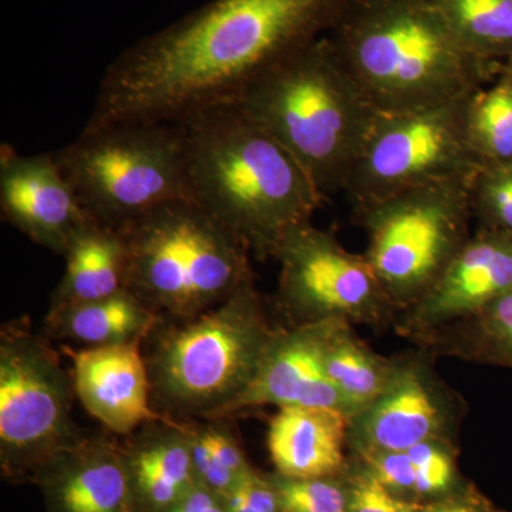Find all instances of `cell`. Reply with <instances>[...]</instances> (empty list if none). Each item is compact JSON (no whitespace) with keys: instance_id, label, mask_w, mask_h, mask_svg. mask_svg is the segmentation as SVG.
Instances as JSON below:
<instances>
[{"instance_id":"1","label":"cell","mask_w":512,"mask_h":512,"mask_svg":"<svg viewBox=\"0 0 512 512\" xmlns=\"http://www.w3.org/2000/svg\"><path fill=\"white\" fill-rule=\"evenodd\" d=\"M350 0H210L107 67L84 130L177 121L237 103L266 72L328 35Z\"/></svg>"},{"instance_id":"2","label":"cell","mask_w":512,"mask_h":512,"mask_svg":"<svg viewBox=\"0 0 512 512\" xmlns=\"http://www.w3.org/2000/svg\"><path fill=\"white\" fill-rule=\"evenodd\" d=\"M192 201L261 256L311 222L325 200L295 157L238 103L184 120Z\"/></svg>"},{"instance_id":"3","label":"cell","mask_w":512,"mask_h":512,"mask_svg":"<svg viewBox=\"0 0 512 512\" xmlns=\"http://www.w3.org/2000/svg\"><path fill=\"white\" fill-rule=\"evenodd\" d=\"M326 36L382 113L463 99L501 72L468 52L429 0H350Z\"/></svg>"},{"instance_id":"4","label":"cell","mask_w":512,"mask_h":512,"mask_svg":"<svg viewBox=\"0 0 512 512\" xmlns=\"http://www.w3.org/2000/svg\"><path fill=\"white\" fill-rule=\"evenodd\" d=\"M237 103L295 157L323 197L343 191L380 113L328 36L276 64Z\"/></svg>"},{"instance_id":"5","label":"cell","mask_w":512,"mask_h":512,"mask_svg":"<svg viewBox=\"0 0 512 512\" xmlns=\"http://www.w3.org/2000/svg\"><path fill=\"white\" fill-rule=\"evenodd\" d=\"M272 338L254 281L200 315L161 320L143 343L157 412L218 419L247 390Z\"/></svg>"},{"instance_id":"6","label":"cell","mask_w":512,"mask_h":512,"mask_svg":"<svg viewBox=\"0 0 512 512\" xmlns=\"http://www.w3.org/2000/svg\"><path fill=\"white\" fill-rule=\"evenodd\" d=\"M127 289L165 320L187 319L252 281L248 248L194 201H175L117 228Z\"/></svg>"},{"instance_id":"7","label":"cell","mask_w":512,"mask_h":512,"mask_svg":"<svg viewBox=\"0 0 512 512\" xmlns=\"http://www.w3.org/2000/svg\"><path fill=\"white\" fill-rule=\"evenodd\" d=\"M55 156L84 210L107 227L192 201L180 123L124 121L83 130Z\"/></svg>"},{"instance_id":"8","label":"cell","mask_w":512,"mask_h":512,"mask_svg":"<svg viewBox=\"0 0 512 512\" xmlns=\"http://www.w3.org/2000/svg\"><path fill=\"white\" fill-rule=\"evenodd\" d=\"M72 373L28 318L0 330V458L9 473L42 474L83 439L73 419Z\"/></svg>"},{"instance_id":"9","label":"cell","mask_w":512,"mask_h":512,"mask_svg":"<svg viewBox=\"0 0 512 512\" xmlns=\"http://www.w3.org/2000/svg\"><path fill=\"white\" fill-rule=\"evenodd\" d=\"M471 97L380 111L342 191L355 210L423 185L471 180L484 165L468 137Z\"/></svg>"},{"instance_id":"10","label":"cell","mask_w":512,"mask_h":512,"mask_svg":"<svg viewBox=\"0 0 512 512\" xmlns=\"http://www.w3.org/2000/svg\"><path fill=\"white\" fill-rule=\"evenodd\" d=\"M470 181L423 185L357 211L369 231L367 261L384 291L426 296L436 285L470 241Z\"/></svg>"},{"instance_id":"11","label":"cell","mask_w":512,"mask_h":512,"mask_svg":"<svg viewBox=\"0 0 512 512\" xmlns=\"http://www.w3.org/2000/svg\"><path fill=\"white\" fill-rule=\"evenodd\" d=\"M275 258L281 262L282 299L302 315L360 313L384 291L366 256L350 254L312 222L289 232Z\"/></svg>"},{"instance_id":"12","label":"cell","mask_w":512,"mask_h":512,"mask_svg":"<svg viewBox=\"0 0 512 512\" xmlns=\"http://www.w3.org/2000/svg\"><path fill=\"white\" fill-rule=\"evenodd\" d=\"M0 210L30 241L62 256L74 235L94 221L55 153L23 156L9 144L0 154Z\"/></svg>"},{"instance_id":"13","label":"cell","mask_w":512,"mask_h":512,"mask_svg":"<svg viewBox=\"0 0 512 512\" xmlns=\"http://www.w3.org/2000/svg\"><path fill=\"white\" fill-rule=\"evenodd\" d=\"M143 343L80 350L62 345L72 362L77 400L107 431L120 436L164 416L154 407Z\"/></svg>"},{"instance_id":"14","label":"cell","mask_w":512,"mask_h":512,"mask_svg":"<svg viewBox=\"0 0 512 512\" xmlns=\"http://www.w3.org/2000/svg\"><path fill=\"white\" fill-rule=\"evenodd\" d=\"M332 407L345 403L328 375L323 346V323L303 326L295 332L274 335L254 379L218 419L254 407Z\"/></svg>"},{"instance_id":"15","label":"cell","mask_w":512,"mask_h":512,"mask_svg":"<svg viewBox=\"0 0 512 512\" xmlns=\"http://www.w3.org/2000/svg\"><path fill=\"white\" fill-rule=\"evenodd\" d=\"M53 512H137L123 446L87 433L39 476Z\"/></svg>"},{"instance_id":"16","label":"cell","mask_w":512,"mask_h":512,"mask_svg":"<svg viewBox=\"0 0 512 512\" xmlns=\"http://www.w3.org/2000/svg\"><path fill=\"white\" fill-rule=\"evenodd\" d=\"M123 450L137 512H167L198 483L187 434L174 417L144 424Z\"/></svg>"},{"instance_id":"17","label":"cell","mask_w":512,"mask_h":512,"mask_svg":"<svg viewBox=\"0 0 512 512\" xmlns=\"http://www.w3.org/2000/svg\"><path fill=\"white\" fill-rule=\"evenodd\" d=\"M511 291L512 234L487 229L454 256L424 296L423 308L437 318L485 311Z\"/></svg>"},{"instance_id":"18","label":"cell","mask_w":512,"mask_h":512,"mask_svg":"<svg viewBox=\"0 0 512 512\" xmlns=\"http://www.w3.org/2000/svg\"><path fill=\"white\" fill-rule=\"evenodd\" d=\"M345 410L281 407L268 429V450L282 477L326 478L340 470L346 439Z\"/></svg>"},{"instance_id":"19","label":"cell","mask_w":512,"mask_h":512,"mask_svg":"<svg viewBox=\"0 0 512 512\" xmlns=\"http://www.w3.org/2000/svg\"><path fill=\"white\" fill-rule=\"evenodd\" d=\"M66 268L50 298L49 311L109 298L127 289V256L117 228L92 221L64 252Z\"/></svg>"},{"instance_id":"20","label":"cell","mask_w":512,"mask_h":512,"mask_svg":"<svg viewBox=\"0 0 512 512\" xmlns=\"http://www.w3.org/2000/svg\"><path fill=\"white\" fill-rule=\"evenodd\" d=\"M163 318L124 289L99 301L47 312V339L69 340L86 348L144 342Z\"/></svg>"},{"instance_id":"21","label":"cell","mask_w":512,"mask_h":512,"mask_svg":"<svg viewBox=\"0 0 512 512\" xmlns=\"http://www.w3.org/2000/svg\"><path fill=\"white\" fill-rule=\"evenodd\" d=\"M439 409L417 377L406 376L392 387L367 421V434L379 451H409L429 441Z\"/></svg>"},{"instance_id":"22","label":"cell","mask_w":512,"mask_h":512,"mask_svg":"<svg viewBox=\"0 0 512 512\" xmlns=\"http://www.w3.org/2000/svg\"><path fill=\"white\" fill-rule=\"evenodd\" d=\"M468 52L503 64L512 56V0H429Z\"/></svg>"},{"instance_id":"23","label":"cell","mask_w":512,"mask_h":512,"mask_svg":"<svg viewBox=\"0 0 512 512\" xmlns=\"http://www.w3.org/2000/svg\"><path fill=\"white\" fill-rule=\"evenodd\" d=\"M177 420L187 434L198 481L224 497L252 470L234 434L224 419Z\"/></svg>"},{"instance_id":"24","label":"cell","mask_w":512,"mask_h":512,"mask_svg":"<svg viewBox=\"0 0 512 512\" xmlns=\"http://www.w3.org/2000/svg\"><path fill=\"white\" fill-rule=\"evenodd\" d=\"M467 130L483 164L512 163V76L500 72L491 86L473 94Z\"/></svg>"},{"instance_id":"25","label":"cell","mask_w":512,"mask_h":512,"mask_svg":"<svg viewBox=\"0 0 512 512\" xmlns=\"http://www.w3.org/2000/svg\"><path fill=\"white\" fill-rule=\"evenodd\" d=\"M330 330L323 323L325 365L345 407L348 403L363 406L372 402L384 389L382 370L365 350Z\"/></svg>"},{"instance_id":"26","label":"cell","mask_w":512,"mask_h":512,"mask_svg":"<svg viewBox=\"0 0 512 512\" xmlns=\"http://www.w3.org/2000/svg\"><path fill=\"white\" fill-rule=\"evenodd\" d=\"M470 200L488 231L512 234V163L484 164L471 178Z\"/></svg>"},{"instance_id":"27","label":"cell","mask_w":512,"mask_h":512,"mask_svg":"<svg viewBox=\"0 0 512 512\" xmlns=\"http://www.w3.org/2000/svg\"><path fill=\"white\" fill-rule=\"evenodd\" d=\"M284 512H345L346 497L342 488L325 478L295 480L285 478L276 483Z\"/></svg>"},{"instance_id":"28","label":"cell","mask_w":512,"mask_h":512,"mask_svg":"<svg viewBox=\"0 0 512 512\" xmlns=\"http://www.w3.org/2000/svg\"><path fill=\"white\" fill-rule=\"evenodd\" d=\"M224 503L227 507L241 508L249 512H284L276 483H269L254 470L248 471L239 483L224 495Z\"/></svg>"},{"instance_id":"29","label":"cell","mask_w":512,"mask_h":512,"mask_svg":"<svg viewBox=\"0 0 512 512\" xmlns=\"http://www.w3.org/2000/svg\"><path fill=\"white\" fill-rule=\"evenodd\" d=\"M416 468V491L423 494L437 493L450 484L453 476L450 457L429 441L417 444L409 451Z\"/></svg>"},{"instance_id":"30","label":"cell","mask_w":512,"mask_h":512,"mask_svg":"<svg viewBox=\"0 0 512 512\" xmlns=\"http://www.w3.org/2000/svg\"><path fill=\"white\" fill-rule=\"evenodd\" d=\"M377 480L393 490H416V468L407 451H379L372 458Z\"/></svg>"},{"instance_id":"31","label":"cell","mask_w":512,"mask_h":512,"mask_svg":"<svg viewBox=\"0 0 512 512\" xmlns=\"http://www.w3.org/2000/svg\"><path fill=\"white\" fill-rule=\"evenodd\" d=\"M350 512H419L396 500L376 477L357 483L350 500Z\"/></svg>"},{"instance_id":"32","label":"cell","mask_w":512,"mask_h":512,"mask_svg":"<svg viewBox=\"0 0 512 512\" xmlns=\"http://www.w3.org/2000/svg\"><path fill=\"white\" fill-rule=\"evenodd\" d=\"M167 512H227L224 497L198 481L197 485Z\"/></svg>"},{"instance_id":"33","label":"cell","mask_w":512,"mask_h":512,"mask_svg":"<svg viewBox=\"0 0 512 512\" xmlns=\"http://www.w3.org/2000/svg\"><path fill=\"white\" fill-rule=\"evenodd\" d=\"M427 512H476L473 508L464 507V505H448V507L436 508Z\"/></svg>"},{"instance_id":"34","label":"cell","mask_w":512,"mask_h":512,"mask_svg":"<svg viewBox=\"0 0 512 512\" xmlns=\"http://www.w3.org/2000/svg\"><path fill=\"white\" fill-rule=\"evenodd\" d=\"M501 72L510 74V76H512V56L510 59L505 60V62L501 64Z\"/></svg>"}]
</instances>
